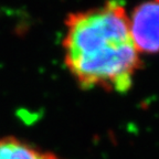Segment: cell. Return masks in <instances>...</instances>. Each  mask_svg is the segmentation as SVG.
<instances>
[{
  "label": "cell",
  "instance_id": "cell-1",
  "mask_svg": "<svg viewBox=\"0 0 159 159\" xmlns=\"http://www.w3.org/2000/svg\"><path fill=\"white\" fill-rule=\"evenodd\" d=\"M64 25L63 61L81 89L118 94L132 89L143 61L122 3L109 0L70 12Z\"/></svg>",
  "mask_w": 159,
  "mask_h": 159
},
{
  "label": "cell",
  "instance_id": "cell-2",
  "mask_svg": "<svg viewBox=\"0 0 159 159\" xmlns=\"http://www.w3.org/2000/svg\"><path fill=\"white\" fill-rule=\"evenodd\" d=\"M129 28L140 54L159 53V0H144L133 9Z\"/></svg>",
  "mask_w": 159,
  "mask_h": 159
},
{
  "label": "cell",
  "instance_id": "cell-3",
  "mask_svg": "<svg viewBox=\"0 0 159 159\" xmlns=\"http://www.w3.org/2000/svg\"><path fill=\"white\" fill-rule=\"evenodd\" d=\"M0 159H64L16 136L0 137Z\"/></svg>",
  "mask_w": 159,
  "mask_h": 159
}]
</instances>
